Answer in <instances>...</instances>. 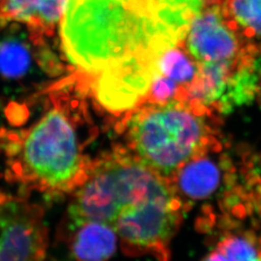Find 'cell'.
Returning <instances> with one entry per match:
<instances>
[{
  "label": "cell",
  "mask_w": 261,
  "mask_h": 261,
  "mask_svg": "<svg viewBox=\"0 0 261 261\" xmlns=\"http://www.w3.org/2000/svg\"><path fill=\"white\" fill-rule=\"evenodd\" d=\"M156 75L157 62L132 61L114 66L95 75V98L109 112H130L149 94Z\"/></svg>",
  "instance_id": "cell-8"
},
{
  "label": "cell",
  "mask_w": 261,
  "mask_h": 261,
  "mask_svg": "<svg viewBox=\"0 0 261 261\" xmlns=\"http://www.w3.org/2000/svg\"><path fill=\"white\" fill-rule=\"evenodd\" d=\"M228 10L240 27L261 37V0H228Z\"/></svg>",
  "instance_id": "cell-15"
},
{
  "label": "cell",
  "mask_w": 261,
  "mask_h": 261,
  "mask_svg": "<svg viewBox=\"0 0 261 261\" xmlns=\"http://www.w3.org/2000/svg\"><path fill=\"white\" fill-rule=\"evenodd\" d=\"M47 239L42 207L0 190V261H44Z\"/></svg>",
  "instance_id": "cell-6"
},
{
  "label": "cell",
  "mask_w": 261,
  "mask_h": 261,
  "mask_svg": "<svg viewBox=\"0 0 261 261\" xmlns=\"http://www.w3.org/2000/svg\"><path fill=\"white\" fill-rule=\"evenodd\" d=\"M204 0H67L59 22L67 60L97 75L126 62L156 63L182 43Z\"/></svg>",
  "instance_id": "cell-1"
},
{
  "label": "cell",
  "mask_w": 261,
  "mask_h": 261,
  "mask_svg": "<svg viewBox=\"0 0 261 261\" xmlns=\"http://www.w3.org/2000/svg\"><path fill=\"white\" fill-rule=\"evenodd\" d=\"M217 250L227 261H261V238L253 232H240L224 236Z\"/></svg>",
  "instance_id": "cell-12"
},
{
  "label": "cell",
  "mask_w": 261,
  "mask_h": 261,
  "mask_svg": "<svg viewBox=\"0 0 261 261\" xmlns=\"http://www.w3.org/2000/svg\"><path fill=\"white\" fill-rule=\"evenodd\" d=\"M31 63V54L25 44L16 39L0 43V74L10 80L25 75Z\"/></svg>",
  "instance_id": "cell-13"
},
{
  "label": "cell",
  "mask_w": 261,
  "mask_h": 261,
  "mask_svg": "<svg viewBox=\"0 0 261 261\" xmlns=\"http://www.w3.org/2000/svg\"><path fill=\"white\" fill-rule=\"evenodd\" d=\"M177 84L168 76L157 74L151 85L149 94L155 103L168 102L177 91Z\"/></svg>",
  "instance_id": "cell-16"
},
{
  "label": "cell",
  "mask_w": 261,
  "mask_h": 261,
  "mask_svg": "<svg viewBox=\"0 0 261 261\" xmlns=\"http://www.w3.org/2000/svg\"><path fill=\"white\" fill-rule=\"evenodd\" d=\"M67 0H0V22H19L33 42L51 36L59 25Z\"/></svg>",
  "instance_id": "cell-10"
},
{
  "label": "cell",
  "mask_w": 261,
  "mask_h": 261,
  "mask_svg": "<svg viewBox=\"0 0 261 261\" xmlns=\"http://www.w3.org/2000/svg\"><path fill=\"white\" fill-rule=\"evenodd\" d=\"M202 261H227V259L222 254V252L216 250L210 254H208Z\"/></svg>",
  "instance_id": "cell-17"
},
{
  "label": "cell",
  "mask_w": 261,
  "mask_h": 261,
  "mask_svg": "<svg viewBox=\"0 0 261 261\" xmlns=\"http://www.w3.org/2000/svg\"><path fill=\"white\" fill-rule=\"evenodd\" d=\"M214 149L212 147L190 160L169 178L182 202L209 199L223 186L230 168L229 162L228 159L214 156Z\"/></svg>",
  "instance_id": "cell-9"
},
{
  "label": "cell",
  "mask_w": 261,
  "mask_h": 261,
  "mask_svg": "<svg viewBox=\"0 0 261 261\" xmlns=\"http://www.w3.org/2000/svg\"><path fill=\"white\" fill-rule=\"evenodd\" d=\"M257 95H258V96L261 98V80L260 84H259V87H258V92H257Z\"/></svg>",
  "instance_id": "cell-18"
},
{
  "label": "cell",
  "mask_w": 261,
  "mask_h": 261,
  "mask_svg": "<svg viewBox=\"0 0 261 261\" xmlns=\"http://www.w3.org/2000/svg\"><path fill=\"white\" fill-rule=\"evenodd\" d=\"M71 231V252L79 261L109 260L116 251L118 236L109 224L88 222Z\"/></svg>",
  "instance_id": "cell-11"
},
{
  "label": "cell",
  "mask_w": 261,
  "mask_h": 261,
  "mask_svg": "<svg viewBox=\"0 0 261 261\" xmlns=\"http://www.w3.org/2000/svg\"><path fill=\"white\" fill-rule=\"evenodd\" d=\"M197 72L195 60L177 47L164 53L157 61V74L168 76L176 84L192 83Z\"/></svg>",
  "instance_id": "cell-14"
},
{
  "label": "cell",
  "mask_w": 261,
  "mask_h": 261,
  "mask_svg": "<svg viewBox=\"0 0 261 261\" xmlns=\"http://www.w3.org/2000/svg\"><path fill=\"white\" fill-rule=\"evenodd\" d=\"M126 140L129 154L168 180L216 143L205 117L177 100L135 112L126 125Z\"/></svg>",
  "instance_id": "cell-3"
},
{
  "label": "cell",
  "mask_w": 261,
  "mask_h": 261,
  "mask_svg": "<svg viewBox=\"0 0 261 261\" xmlns=\"http://www.w3.org/2000/svg\"><path fill=\"white\" fill-rule=\"evenodd\" d=\"M185 205L170 186L122 210L113 228L125 248L168 258V246L182 221Z\"/></svg>",
  "instance_id": "cell-5"
},
{
  "label": "cell",
  "mask_w": 261,
  "mask_h": 261,
  "mask_svg": "<svg viewBox=\"0 0 261 261\" xmlns=\"http://www.w3.org/2000/svg\"><path fill=\"white\" fill-rule=\"evenodd\" d=\"M197 67L233 75L252 60L243 57L240 36L235 32L219 6L204 7L192 22L184 40Z\"/></svg>",
  "instance_id": "cell-7"
},
{
  "label": "cell",
  "mask_w": 261,
  "mask_h": 261,
  "mask_svg": "<svg viewBox=\"0 0 261 261\" xmlns=\"http://www.w3.org/2000/svg\"><path fill=\"white\" fill-rule=\"evenodd\" d=\"M37 121L27 129L0 133L3 175L28 191L48 196L73 194L87 179L93 160L84 150L77 112L56 92Z\"/></svg>",
  "instance_id": "cell-2"
},
{
  "label": "cell",
  "mask_w": 261,
  "mask_h": 261,
  "mask_svg": "<svg viewBox=\"0 0 261 261\" xmlns=\"http://www.w3.org/2000/svg\"><path fill=\"white\" fill-rule=\"evenodd\" d=\"M170 187L168 179L151 170L126 150L93 160L84 184L72 194L67 212L70 229L88 222L113 227L122 210Z\"/></svg>",
  "instance_id": "cell-4"
}]
</instances>
